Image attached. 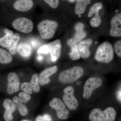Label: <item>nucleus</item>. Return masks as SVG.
I'll list each match as a JSON object with an SVG mask.
<instances>
[{
    "label": "nucleus",
    "mask_w": 121,
    "mask_h": 121,
    "mask_svg": "<svg viewBox=\"0 0 121 121\" xmlns=\"http://www.w3.org/2000/svg\"><path fill=\"white\" fill-rule=\"evenodd\" d=\"M19 78L17 74L11 72L8 76V85L7 88V92L9 94L19 91L20 90Z\"/></svg>",
    "instance_id": "nucleus-9"
},
{
    "label": "nucleus",
    "mask_w": 121,
    "mask_h": 121,
    "mask_svg": "<svg viewBox=\"0 0 121 121\" xmlns=\"http://www.w3.org/2000/svg\"><path fill=\"white\" fill-rule=\"evenodd\" d=\"M13 101L18 107L19 112L21 115L26 116L28 114V108L19 97H14L13 98Z\"/></svg>",
    "instance_id": "nucleus-19"
},
{
    "label": "nucleus",
    "mask_w": 121,
    "mask_h": 121,
    "mask_svg": "<svg viewBox=\"0 0 121 121\" xmlns=\"http://www.w3.org/2000/svg\"><path fill=\"white\" fill-rule=\"evenodd\" d=\"M21 90L26 93L31 95L33 93V91L30 82H24L21 85Z\"/></svg>",
    "instance_id": "nucleus-26"
},
{
    "label": "nucleus",
    "mask_w": 121,
    "mask_h": 121,
    "mask_svg": "<svg viewBox=\"0 0 121 121\" xmlns=\"http://www.w3.org/2000/svg\"><path fill=\"white\" fill-rule=\"evenodd\" d=\"M121 91H119L117 95V97L118 99H119V101L121 102Z\"/></svg>",
    "instance_id": "nucleus-32"
},
{
    "label": "nucleus",
    "mask_w": 121,
    "mask_h": 121,
    "mask_svg": "<svg viewBox=\"0 0 121 121\" xmlns=\"http://www.w3.org/2000/svg\"><path fill=\"white\" fill-rule=\"evenodd\" d=\"M30 83L33 91L35 93H39L40 88L39 83V77L37 74L35 73L32 75Z\"/></svg>",
    "instance_id": "nucleus-24"
},
{
    "label": "nucleus",
    "mask_w": 121,
    "mask_h": 121,
    "mask_svg": "<svg viewBox=\"0 0 121 121\" xmlns=\"http://www.w3.org/2000/svg\"><path fill=\"white\" fill-rule=\"evenodd\" d=\"M70 57L73 60H76L80 58V56L78 49V46L75 45L72 48L71 52L69 54Z\"/></svg>",
    "instance_id": "nucleus-25"
},
{
    "label": "nucleus",
    "mask_w": 121,
    "mask_h": 121,
    "mask_svg": "<svg viewBox=\"0 0 121 121\" xmlns=\"http://www.w3.org/2000/svg\"><path fill=\"white\" fill-rule=\"evenodd\" d=\"M33 5V2L31 0H18L13 4V7L16 10L23 12L30 10Z\"/></svg>",
    "instance_id": "nucleus-16"
},
{
    "label": "nucleus",
    "mask_w": 121,
    "mask_h": 121,
    "mask_svg": "<svg viewBox=\"0 0 121 121\" xmlns=\"http://www.w3.org/2000/svg\"><path fill=\"white\" fill-rule=\"evenodd\" d=\"M58 26V23L56 21L45 20L39 23L37 29L41 37L48 39L54 36Z\"/></svg>",
    "instance_id": "nucleus-3"
},
{
    "label": "nucleus",
    "mask_w": 121,
    "mask_h": 121,
    "mask_svg": "<svg viewBox=\"0 0 121 121\" xmlns=\"http://www.w3.org/2000/svg\"><path fill=\"white\" fill-rule=\"evenodd\" d=\"M63 92L64 94L63 95V99L65 105L70 110L77 109L78 102L75 96L73 87L72 86L67 87L64 90Z\"/></svg>",
    "instance_id": "nucleus-6"
},
{
    "label": "nucleus",
    "mask_w": 121,
    "mask_h": 121,
    "mask_svg": "<svg viewBox=\"0 0 121 121\" xmlns=\"http://www.w3.org/2000/svg\"><path fill=\"white\" fill-rule=\"evenodd\" d=\"M103 8L102 4L101 2L95 3L90 9L89 11L88 17H91L94 13L95 16L90 20V24L93 27H98L99 26L101 23V19L99 13L100 9Z\"/></svg>",
    "instance_id": "nucleus-10"
},
{
    "label": "nucleus",
    "mask_w": 121,
    "mask_h": 121,
    "mask_svg": "<svg viewBox=\"0 0 121 121\" xmlns=\"http://www.w3.org/2000/svg\"><path fill=\"white\" fill-rule=\"evenodd\" d=\"M19 97L24 103H26L31 99V96L30 94L23 92H20L18 95Z\"/></svg>",
    "instance_id": "nucleus-27"
},
{
    "label": "nucleus",
    "mask_w": 121,
    "mask_h": 121,
    "mask_svg": "<svg viewBox=\"0 0 121 121\" xmlns=\"http://www.w3.org/2000/svg\"><path fill=\"white\" fill-rule=\"evenodd\" d=\"M114 56V52L112 44L108 41H105L98 48L95 58L99 62L108 63L112 61Z\"/></svg>",
    "instance_id": "nucleus-1"
},
{
    "label": "nucleus",
    "mask_w": 121,
    "mask_h": 121,
    "mask_svg": "<svg viewBox=\"0 0 121 121\" xmlns=\"http://www.w3.org/2000/svg\"><path fill=\"white\" fill-rule=\"evenodd\" d=\"M17 51L21 56L28 57L31 54V48L28 44L21 43L17 46Z\"/></svg>",
    "instance_id": "nucleus-18"
},
{
    "label": "nucleus",
    "mask_w": 121,
    "mask_h": 121,
    "mask_svg": "<svg viewBox=\"0 0 121 121\" xmlns=\"http://www.w3.org/2000/svg\"><path fill=\"white\" fill-rule=\"evenodd\" d=\"M102 83V80L100 78H91L88 79L83 86V98L85 99H89L95 90L101 86Z\"/></svg>",
    "instance_id": "nucleus-7"
},
{
    "label": "nucleus",
    "mask_w": 121,
    "mask_h": 121,
    "mask_svg": "<svg viewBox=\"0 0 121 121\" xmlns=\"http://www.w3.org/2000/svg\"><path fill=\"white\" fill-rule=\"evenodd\" d=\"M12 26L16 30L25 33L31 32L33 28L32 21L25 17H19L14 20Z\"/></svg>",
    "instance_id": "nucleus-8"
},
{
    "label": "nucleus",
    "mask_w": 121,
    "mask_h": 121,
    "mask_svg": "<svg viewBox=\"0 0 121 121\" xmlns=\"http://www.w3.org/2000/svg\"><path fill=\"white\" fill-rule=\"evenodd\" d=\"M52 60L55 62L58 59L60 56L62 45L61 41L59 39H56L48 44Z\"/></svg>",
    "instance_id": "nucleus-14"
},
{
    "label": "nucleus",
    "mask_w": 121,
    "mask_h": 121,
    "mask_svg": "<svg viewBox=\"0 0 121 121\" xmlns=\"http://www.w3.org/2000/svg\"><path fill=\"white\" fill-rule=\"evenodd\" d=\"M52 118L48 114L43 115V116H39L36 118L35 121H51Z\"/></svg>",
    "instance_id": "nucleus-31"
},
{
    "label": "nucleus",
    "mask_w": 121,
    "mask_h": 121,
    "mask_svg": "<svg viewBox=\"0 0 121 121\" xmlns=\"http://www.w3.org/2000/svg\"><path fill=\"white\" fill-rule=\"evenodd\" d=\"M20 39L19 35L17 33L14 34L11 38L6 47L11 55H13L17 53V43Z\"/></svg>",
    "instance_id": "nucleus-17"
},
{
    "label": "nucleus",
    "mask_w": 121,
    "mask_h": 121,
    "mask_svg": "<svg viewBox=\"0 0 121 121\" xmlns=\"http://www.w3.org/2000/svg\"><path fill=\"white\" fill-rule=\"evenodd\" d=\"M3 105L5 109L4 113L5 121H12L13 119V113L16 109V105L11 99H6L4 101Z\"/></svg>",
    "instance_id": "nucleus-11"
},
{
    "label": "nucleus",
    "mask_w": 121,
    "mask_h": 121,
    "mask_svg": "<svg viewBox=\"0 0 121 121\" xmlns=\"http://www.w3.org/2000/svg\"><path fill=\"white\" fill-rule=\"evenodd\" d=\"M91 0H77L76 5L75 13L78 15L82 14L86 10L87 5L90 4Z\"/></svg>",
    "instance_id": "nucleus-20"
},
{
    "label": "nucleus",
    "mask_w": 121,
    "mask_h": 121,
    "mask_svg": "<svg viewBox=\"0 0 121 121\" xmlns=\"http://www.w3.org/2000/svg\"><path fill=\"white\" fill-rule=\"evenodd\" d=\"M27 121V120H23V121Z\"/></svg>",
    "instance_id": "nucleus-35"
},
{
    "label": "nucleus",
    "mask_w": 121,
    "mask_h": 121,
    "mask_svg": "<svg viewBox=\"0 0 121 121\" xmlns=\"http://www.w3.org/2000/svg\"><path fill=\"white\" fill-rule=\"evenodd\" d=\"M58 70V67L56 65L42 71L39 77V84L43 86L49 83L51 81L49 77L55 73Z\"/></svg>",
    "instance_id": "nucleus-13"
},
{
    "label": "nucleus",
    "mask_w": 121,
    "mask_h": 121,
    "mask_svg": "<svg viewBox=\"0 0 121 121\" xmlns=\"http://www.w3.org/2000/svg\"><path fill=\"white\" fill-rule=\"evenodd\" d=\"M5 35L4 37L0 38V45L2 47H7L10 40L13 35V32L7 28L4 29Z\"/></svg>",
    "instance_id": "nucleus-21"
},
{
    "label": "nucleus",
    "mask_w": 121,
    "mask_h": 121,
    "mask_svg": "<svg viewBox=\"0 0 121 121\" xmlns=\"http://www.w3.org/2000/svg\"><path fill=\"white\" fill-rule=\"evenodd\" d=\"M117 112L112 107H108L102 111L99 108H95L91 111L89 115L91 121H114Z\"/></svg>",
    "instance_id": "nucleus-2"
},
{
    "label": "nucleus",
    "mask_w": 121,
    "mask_h": 121,
    "mask_svg": "<svg viewBox=\"0 0 121 121\" xmlns=\"http://www.w3.org/2000/svg\"><path fill=\"white\" fill-rule=\"evenodd\" d=\"M84 27V25L81 23H78L76 25L75 28L76 31V33L74 38L75 41H80L82 39L85 37L86 34L83 31Z\"/></svg>",
    "instance_id": "nucleus-23"
},
{
    "label": "nucleus",
    "mask_w": 121,
    "mask_h": 121,
    "mask_svg": "<svg viewBox=\"0 0 121 121\" xmlns=\"http://www.w3.org/2000/svg\"><path fill=\"white\" fill-rule=\"evenodd\" d=\"M93 43L91 39H88L81 41L78 45V49L80 56L83 59H86L90 56L89 48Z\"/></svg>",
    "instance_id": "nucleus-15"
},
{
    "label": "nucleus",
    "mask_w": 121,
    "mask_h": 121,
    "mask_svg": "<svg viewBox=\"0 0 121 121\" xmlns=\"http://www.w3.org/2000/svg\"><path fill=\"white\" fill-rule=\"evenodd\" d=\"M13 60L12 55L6 50L0 48V63L7 64Z\"/></svg>",
    "instance_id": "nucleus-22"
},
{
    "label": "nucleus",
    "mask_w": 121,
    "mask_h": 121,
    "mask_svg": "<svg viewBox=\"0 0 121 121\" xmlns=\"http://www.w3.org/2000/svg\"><path fill=\"white\" fill-rule=\"evenodd\" d=\"M44 1L53 9L56 8L59 5V1L58 0H44Z\"/></svg>",
    "instance_id": "nucleus-30"
},
{
    "label": "nucleus",
    "mask_w": 121,
    "mask_h": 121,
    "mask_svg": "<svg viewBox=\"0 0 121 121\" xmlns=\"http://www.w3.org/2000/svg\"><path fill=\"white\" fill-rule=\"evenodd\" d=\"M49 52H50V48L48 44H45L42 46L41 47L39 48L37 52V54H47Z\"/></svg>",
    "instance_id": "nucleus-29"
},
{
    "label": "nucleus",
    "mask_w": 121,
    "mask_h": 121,
    "mask_svg": "<svg viewBox=\"0 0 121 121\" xmlns=\"http://www.w3.org/2000/svg\"><path fill=\"white\" fill-rule=\"evenodd\" d=\"M43 58L42 56H38V58H37V59H38V60H41L43 59Z\"/></svg>",
    "instance_id": "nucleus-33"
},
{
    "label": "nucleus",
    "mask_w": 121,
    "mask_h": 121,
    "mask_svg": "<svg viewBox=\"0 0 121 121\" xmlns=\"http://www.w3.org/2000/svg\"><path fill=\"white\" fill-rule=\"evenodd\" d=\"M49 105L51 108L56 110L58 118L62 120L68 119L69 114V111L65 104L60 99L53 98L50 101Z\"/></svg>",
    "instance_id": "nucleus-5"
},
{
    "label": "nucleus",
    "mask_w": 121,
    "mask_h": 121,
    "mask_svg": "<svg viewBox=\"0 0 121 121\" xmlns=\"http://www.w3.org/2000/svg\"><path fill=\"white\" fill-rule=\"evenodd\" d=\"M83 73L82 68L76 66L61 72L59 76V80L63 83L73 82L80 78Z\"/></svg>",
    "instance_id": "nucleus-4"
},
{
    "label": "nucleus",
    "mask_w": 121,
    "mask_h": 121,
    "mask_svg": "<svg viewBox=\"0 0 121 121\" xmlns=\"http://www.w3.org/2000/svg\"><path fill=\"white\" fill-rule=\"evenodd\" d=\"M110 35L113 37L121 36V14L118 13L114 16L111 21Z\"/></svg>",
    "instance_id": "nucleus-12"
},
{
    "label": "nucleus",
    "mask_w": 121,
    "mask_h": 121,
    "mask_svg": "<svg viewBox=\"0 0 121 121\" xmlns=\"http://www.w3.org/2000/svg\"><path fill=\"white\" fill-rule=\"evenodd\" d=\"M68 1L69 2H72H72H74L75 1V0H68Z\"/></svg>",
    "instance_id": "nucleus-34"
},
{
    "label": "nucleus",
    "mask_w": 121,
    "mask_h": 121,
    "mask_svg": "<svg viewBox=\"0 0 121 121\" xmlns=\"http://www.w3.org/2000/svg\"><path fill=\"white\" fill-rule=\"evenodd\" d=\"M114 49L115 51L119 57H121V40L117 41L114 44Z\"/></svg>",
    "instance_id": "nucleus-28"
}]
</instances>
